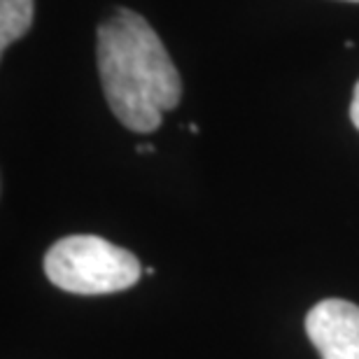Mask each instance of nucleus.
Wrapping results in <instances>:
<instances>
[{"mask_svg":"<svg viewBox=\"0 0 359 359\" xmlns=\"http://www.w3.org/2000/svg\"><path fill=\"white\" fill-rule=\"evenodd\" d=\"M98 75L112 114L133 133H152L177 107L182 82L159 35L126 7L98 26Z\"/></svg>","mask_w":359,"mask_h":359,"instance_id":"nucleus-1","label":"nucleus"},{"mask_svg":"<svg viewBox=\"0 0 359 359\" xmlns=\"http://www.w3.org/2000/svg\"><path fill=\"white\" fill-rule=\"evenodd\" d=\"M138 257L91 233L66 236L45 255L49 283L70 294H114L138 283L142 276Z\"/></svg>","mask_w":359,"mask_h":359,"instance_id":"nucleus-2","label":"nucleus"},{"mask_svg":"<svg viewBox=\"0 0 359 359\" xmlns=\"http://www.w3.org/2000/svg\"><path fill=\"white\" fill-rule=\"evenodd\" d=\"M306 334L322 359H359V306L325 299L306 315Z\"/></svg>","mask_w":359,"mask_h":359,"instance_id":"nucleus-3","label":"nucleus"},{"mask_svg":"<svg viewBox=\"0 0 359 359\" xmlns=\"http://www.w3.org/2000/svg\"><path fill=\"white\" fill-rule=\"evenodd\" d=\"M33 24V0H0V49L17 42Z\"/></svg>","mask_w":359,"mask_h":359,"instance_id":"nucleus-4","label":"nucleus"},{"mask_svg":"<svg viewBox=\"0 0 359 359\" xmlns=\"http://www.w3.org/2000/svg\"><path fill=\"white\" fill-rule=\"evenodd\" d=\"M350 119H353L355 128L359 131V82L355 84V91H353V100H350Z\"/></svg>","mask_w":359,"mask_h":359,"instance_id":"nucleus-5","label":"nucleus"},{"mask_svg":"<svg viewBox=\"0 0 359 359\" xmlns=\"http://www.w3.org/2000/svg\"><path fill=\"white\" fill-rule=\"evenodd\" d=\"M138 152H154L152 145H138Z\"/></svg>","mask_w":359,"mask_h":359,"instance_id":"nucleus-6","label":"nucleus"},{"mask_svg":"<svg viewBox=\"0 0 359 359\" xmlns=\"http://www.w3.org/2000/svg\"><path fill=\"white\" fill-rule=\"evenodd\" d=\"M348 3H359V0H348Z\"/></svg>","mask_w":359,"mask_h":359,"instance_id":"nucleus-7","label":"nucleus"}]
</instances>
